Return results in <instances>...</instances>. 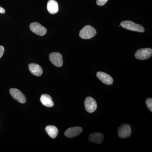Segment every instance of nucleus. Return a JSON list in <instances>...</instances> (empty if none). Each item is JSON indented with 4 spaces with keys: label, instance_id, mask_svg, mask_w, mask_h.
<instances>
[{
    "label": "nucleus",
    "instance_id": "obj_1",
    "mask_svg": "<svg viewBox=\"0 0 152 152\" xmlns=\"http://www.w3.org/2000/svg\"><path fill=\"white\" fill-rule=\"evenodd\" d=\"M121 26L125 29L134 31L141 33H143L145 31V29L142 26L136 24L131 21L127 20L122 22L121 23Z\"/></svg>",
    "mask_w": 152,
    "mask_h": 152
},
{
    "label": "nucleus",
    "instance_id": "obj_2",
    "mask_svg": "<svg viewBox=\"0 0 152 152\" xmlns=\"http://www.w3.org/2000/svg\"><path fill=\"white\" fill-rule=\"evenodd\" d=\"M96 34V31L91 26H86L80 32V37L84 39H88L94 37Z\"/></svg>",
    "mask_w": 152,
    "mask_h": 152
},
{
    "label": "nucleus",
    "instance_id": "obj_3",
    "mask_svg": "<svg viewBox=\"0 0 152 152\" xmlns=\"http://www.w3.org/2000/svg\"><path fill=\"white\" fill-rule=\"evenodd\" d=\"M152 49L142 48L136 51L135 57L138 60H145L149 58L152 56Z\"/></svg>",
    "mask_w": 152,
    "mask_h": 152
},
{
    "label": "nucleus",
    "instance_id": "obj_4",
    "mask_svg": "<svg viewBox=\"0 0 152 152\" xmlns=\"http://www.w3.org/2000/svg\"><path fill=\"white\" fill-rule=\"evenodd\" d=\"M30 28L32 32L39 36H43L47 33V29L37 22L31 23Z\"/></svg>",
    "mask_w": 152,
    "mask_h": 152
},
{
    "label": "nucleus",
    "instance_id": "obj_5",
    "mask_svg": "<svg viewBox=\"0 0 152 152\" xmlns=\"http://www.w3.org/2000/svg\"><path fill=\"white\" fill-rule=\"evenodd\" d=\"M49 59L51 62L56 66L61 67L63 65V57L60 53L54 52L50 54L49 55Z\"/></svg>",
    "mask_w": 152,
    "mask_h": 152
},
{
    "label": "nucleus",
    "instance_id": "obj_6",
    "mask_svg": "<svg viewBox=\"0 0 152 152\" xmlns=\"http://www.w3.org/2000/svg\"><path fill=\"white\" fill-rule=\"evenodd\" d=\"M84 104L85 108L88 113H94L97 107L96 102L94 98L91 97H88L86 98Z\"/></svg>",
    "mask_w": 152,
    "mask_h": 152
},
{
    "label": "nucleus",
    "instance_id": "obj_7",
    "mask_svg": "<svg viewBox=\"0 0 152 152\" xmlns=\"http://www.w3.org/2000/svg\"><path fill=\"white\" fill-rule=\"evenodd\" d=\"M118 134L121 138H126L131 136L132 133L131 127L127 124L121 125L118 129Z\"/></svg>",
    "mask_w": 152,
    "mask_h": 152
},
{
    "label": "nucleus",
    "instance_id": "obj_8",
    "mask_svg": "<svg viewBox=\"0 0 152 152\" xmlns=\"http://www.w3.org/2000/svg\"><path fill=\"white\" fill-rule=\"evenodd\" d=\"M10 92L12 97L19 102L22 104H24L26 102V96L19 90L16 88H11L10 90Z\"/></svg>",
    "mask_w": 152,
    "mask_h": 152
},
{
    "label": "nucleus",
    "instance_id": "obj_9",
    "mask_svg": "<svg viewBox=\"0 0 152 152\" xmlns=\"http://www.w3.org/2000/svg\"><path fill=\"white\" fill-rule=\"evenodd\" d=\"M83 131V129L80 127L69 128L65 132L64 134L68 138H73L79 135Z\"/></svg>",
    "mask_w": 152,
    "mask_h": 152
},
{
    "label": "nucleus",
    "instance_id": "obj_10",
    "mask_svg": "<svg viewBox=\"0 0 152 152\" xmlns=\"http://www.w3.org/2000/svg\"><path fill=\"white\" fill-rule=\"evenodd\" d=\"M97 77L103 83L107 85H111L113 83V80L110 76L103 72H99L96 74Z\"/></svg>",
    "mask_w": 152,
    "mask_h": 152
},
{
    "label": "nucleus",
    "instance_id": "obj_11",
    "mask_svg": "<svg viewBox=\"0 0 152 152\" xmlns=\"http://www.w3.org/2000/svg\"><path fill=\"white\" fill-rule=\"evenodd\" d=\"M47 9L51 14L57 13L58 11V4L55 0H49L47 4Z\"/></svg>",
    "mask_w": 152,
    "mask_h": 152
},
{
    "label": "nucleus",
    "instance_id": "obj_12",
    "mask_svg": "<svg viewBox=\"0 0 152 152\" xmlns=\"http://www.w3.org/2000/svg\"><path fill=\"white\" fill-rule=\"evenodd\" d=\"M28 67L30 72L34 75L39 77L42 74V69L39 65L32 63L29 64Z\"/></svg>",
    "mask_w": 152,
    "mask_h": 152
},
{
    "label": "nucleus",
    "instance_id": "obj_13",
    "mask_svg": "<svg viewBox=\"0 0 152 152\" xmlns=\"http://www.w3.org/2000/svg\"><path fill=\"white\" fill-rule=\"evenodd\" d=\"M88 139L90 142L96 144H100L103 141L104 135L101 133H93L90 135Z\"/></svg>",
    "mask_w": 152,
    "mask_h": 152
},
{
    "label": "nucleus",
    "instance_id": "obj_14",
    "mask_svg": "<svg viewBox=\"0 0 152 152\" xmlns=\"http://www.w3.org/2000/svg\"><path fill=\"white\" fill-rule=\"evenodd\" d=\"M40 101L44 106L48 107H51L54 106V102L52 98L48 94L42 95L40 98Z\"/></svg>",
    "mask_w": 152,
    "mask_h": 152
},
{
    "label": "nucleus",
    "instance_id": "obj_15",
    "mask_svg": "<svg viewBox=\"0 0 152 152\" xmlns=\"http://www.w3.org/2000/svg\"><path fill=\"white\" fill-rule=\"evenodd\" d=\"M46 132L51 138L55 139L58 135V130L57 127L53 126H48L45 128Z\"/></svg>",
    "mask_w": 152,
    "mask_h": 152
},
{
    "label": "nucleus",
    "instance_id": "obj_16",
    "mask_svg": "<svg viewBox=\"0 0 152 152\" xmlns=\"http://www.w3.org/2000/svg\"><path fill=\"white\" fill-rule=\"evenodd\" d=\"M146 105L148 108L152 112V99L151 98H148L146 100Z\"/></svg>",
    "mask_w": 152,
    "mask_h": 152
},
{
    "label": "nucleus",
    "instance_id": "obj_17",
    "mask_svg": "<svg viewBox=\"0 0 152 152\" xmlns=\"http://www.w3.org/2000/svg\"><path fill=\"white\" fill-rule=\"evenodd\" d=\"M108 0H96V4L99 6H102Z\"/></svg>",
    "mask_w": 152,
    "mask_h": 152
},
{
    "label": "nucleus",
    "instance_id": "obj_18",
    "mask_svg": "<svg viewBox=\"0 0 152 152\" xmlns=\"http://www.w3.org/2000/svg\"><path fill=\"white\" fill-rule=\"evenodd\" d=\"M4 52V48L3 46L0 45V58L2 57Z\"/></svg>",
    "mask_w": 152,
    "mask_h": 152
},
{
    "label": "nucleus",
    "instance_id": "obj_19",
    "mask_svg": "<svg viewBox=\"0 0 152 152\" xmlns=\"http://www.w3.org/2000/svg\"><path fill=\"white\" fill-rule=\"evenodd\" d=\"M5 13V10L0 6V13L4 14Z\"/></svg>",
    "mask_w": 152,
    "mask_h": 152
}]
</instances>
